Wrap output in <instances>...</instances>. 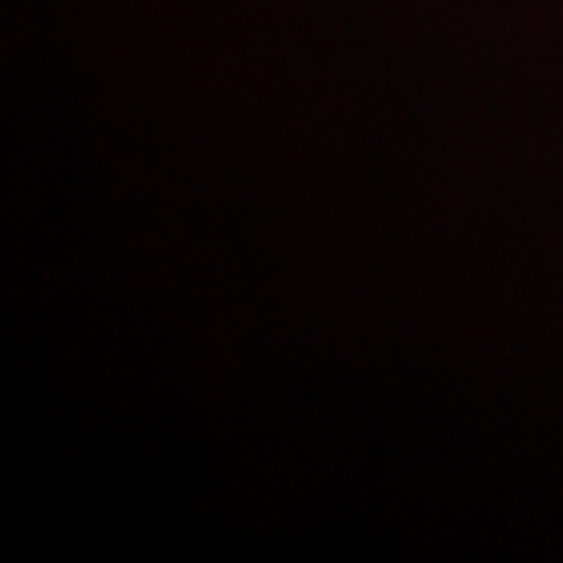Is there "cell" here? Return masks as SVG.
Wrapping results in <instances>:
<instances>
[]
</instances>
